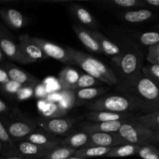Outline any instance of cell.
<instances>
[{
    "mask_svg": "<svg viewBox=\"0 0 159 159\" xmlns=\"http://www.w3.org/2000/svg\"><path fill=\"white\" fill-rule=\"evenodd\" d=\"M119 86L126 96L139 102L148 113L159 110L158 85L142 73L134 80L122 82Z\"/></svg>",
    "mask_w": 159,
    "mask_h": 159,
    "instance_id": "obj_1",
    "label": "cell"
},
{
    "mask_svg": "<svg viewBox=\"0 0 159 159\" xmlns=\"http://www.w3.org/2000/svg\"><path fill=\"white\" fill-rule=\"evenodd\" d=\"M86 107L91 111H106L116 113H127L140 109L145 110L139 102L126 95H104L88 102Z\"/></svg>",
    "mask_w": 159,
    "mask_h": 159,
    "instance_id": "obj_2",
    "label": "cell"
},
{
    "mask_svg": "<svg viewBox=\"0 0 159 159\" xmlns=\"http://www.w3.org/2000/svg\"><path fill=\"white\" fill-rule=\"evenodd\" d=\"M142 54L137 51H123L119 56L113 57L112 61L122 82H129L136 79L142 73Z\"/></svg>",
    "mask_w": 159,
    "mask_h": 159,
    "instance_id": "obj_3",
    "label": "cell"
},
{
    "mask_svg": "<svg viewBox=\"0 0 159 159\" xmlns=\"http://www.w3.org/2000/svg\"><path fill=\"white\" fill-rule=\"evenodd\" d=\"M154 132L155 131L132 120L124 123L118 134L128 144L144 146L149 144Z\"/></svg>",
    "mask_w": 159,
    "mask_h": 159,
    "instance_id": "obj_4",
    "label": "cell"
},
{
    "mask_svg": "<svg viewBox=\"0 0 159 159\" xmlns=\"http://www.w3.org/2000/svg\"><path fill=\"white\" fill-rule=\"evenodd\" d=\"M33 40L40 46L42 51L45 53L48 57H51L58 61L62 62V63L68 64V65H71L74 64L69 53L66 50V48H63L56 43L50 42L48 40H43L39 37H32Z\"/></svg>",
    "mask_w": 159,
    "mask_h": 159,
    "instance_id": "obj_5",
    "label": "cell"
},
{
    "mask_svg": "<svg viewBox=\"0 0 159 159\" xmlns=\"http://www.w3.org/2000/svg\"><path fill=\"white\" fill-rule=\"evenodd\" d=\"M128 143L117 133H92L89 134V141L85 147H108L124 145Z\"/></svg>",
    "mask_w": 159,
    "mask_h": 159,
    "instance_id": "obj_6",
    "label": "cell"
},
{
    "mask_svg": "<svg viewBox=\"0 0 159 159\" xmlns=\"http://www.w3.org/2000/svg\"><path fill=\"white\" fill-rule=\"evenodd\" d=\"M0 47H1V51H2L6 57L12 61H16L21 64H30L35 62L24 55L21 51L19 44L12 41L7 36H3L2 34H1Z\"/></svg>",
    "mask_w": 159,
    "mask_h": 159,
    "instance_id": "obj_7",
    "label": "cell"
},
{
    "mask_svg": "<svg viewBox=\"0 0 159 159\" xmlns=\"http://www.w3.org/2000/svg\"><path fill=\"white\" fill-rule=\"evenodd\" d=\"M17 152L20 156L26 159H39L43 158L54 147L42 146L27 141H22L16 143ZM56 148V147H55Z\"/></svg>",
    "mask_w": 159,
    "mask_h": 159,
    "instance_id": "obj_8",
    "label": "cell"
},
{
    "mask_svg": "<svg viewBox=\"0 0 159 159\" xmlns=\"http://www.w3.org/2000/svg\"><path fill=\"white\" fill-rule=\"evenodd\" d=\"M127 120L110 122H82L79 127L83 132L92 133H117L123 124Z\"/></svg>",
    "mask_w": 159,
    "mask_h": 159,
    "instance_id": "obj_9",
    "label": "cell"
},
{
    "mask_svg": "<svg viewBox=\"0 0 159 159\" xmlns=\"http://www.w3.org/2000/svg\"><path fill=\"white\" fill-rule=\"evenodd\" d=\"M76 122L74 118L58 117L53 119H45L40 122L41 127L51 134L61 135L68 132L73 124Z\"/></svg>",
    "mask_w": 159,
    "mask_h": 159,
    "instance_id": "obj_10",
    "label": "cell"
},
{
    "mask_svg": "<svg viewBox=\"0 0 159 159\" xmlns=\"http://www.w3.org/2000/svg\"><path fill=\"white\" fill-rule=\"evenodd\" d=\"M18 44L23 54L35 62L38 60L48 58L40 46L37 45L28 34H23L19 37Z\"/></svg>",
    "mask_w": 159,
    "mask_h": 159,
    "instance_id": "obj_11",
    "label": "cell"
},
{
    "mask_svg": "<svg viewBox=\"0 0 159 159\" xmlns=\"http://www.w3.org/2000/svg\"><path fill=\"white\" fill-rule=\"evenodd\" d=\"M5 127L12 138H15V139L24 138L25 139L26 137L29 136L31 133L34 131L37 127V124L32 121L19 120L7 123Z\"/></svg>",
    "mask_w": 159,
    "mask_h": 159,
    "instance_id": "obj_12",
    "label": "cell"
},
{
    "mask_svg": "<svg viewBox=\"0 0 159 159\" xmlns=\"http://www.w3.org/2000/svg\"><path fill=\"white\" fill-rule=\"evenodd\" d=\"M2 66L6 70L11 81L17 82V83L20 84L23 86L24 85H26H26H28V86L34 85L37 84V81H38L37 78L34 77V75L17 68L16 66L13 65L5 63V65H2Z\"/></svg>",
    "mask_w": 159,
    "mask_h": 159,
    "instance_id": "obj_13",
    "label": "cell"
},
{
    "mask_svg": "<svg viewBox=\"0 0 159 159\" xmlns=\"http://www.w3.org/2000/svg\"><path fill=\"white\" fill-rule=\"evenodd\" d=\"M73 30L75 32L78 38L80 40L81 43L88 50L93 53L96 54H102V50L101 48L100 45L98 43L93 34H91L89 30L84 28L79 25H74Z\"/></svg>",
    "mask_w": 159,
    "mask_h": 159,
    "instance_id": "obj_14",
    "label": "cell"
},
{
    "mask_svg": "<svg viewBox=\"0 0 159 159\" xmlns=\"http://www.w3.org/2000/svg\"><path fill=\"white\" fill-rule=\"evenodd\" d=\"M81 74L71 67H65L58 73L59 84L61 89L74 90L79 80Z\"/></svg>",
    "mask_w": 159,
    "mask_h": 159,
    "instance_id": "obj_15",
    "label": "cell"
},
{
    "mask_svg": "<svg viewBox=\"0 0 159 159\" xmlns=\"http://www.w3.org/2000/svg\"><path fill=\"white\" fill-rule=\"evenodd\" d=\"M109 90V88L106 87H91V88L82 89L75 91L77 102L76 105L88 103L91 101L95 100L101 96H104Z\"/></svg>",
    "mask_w": 159,
    "mask_h": 159,
    "instance_id": "obj_16",
    "label": "cell"
},
{
    "mask_svg": "<svg viewBox=\"0 0 159 159\" xmlns=\"http://www.w3.org/2000/svg\"><path fill=\"white\" fill-rule=\"evenodd\" d=\"M130 117L128 113H116L106 111H90L85 115L89 122H110V121L127 120Z\"/></svg>",
    "mask_w": 159,
    "mask_h": 159,
    "instance_id": "obj_17",
    "label": "cell"
},
{
    "mask_svg": "<svg viewBox=\"0 0 159 159\" xmlns=\"http://www.w3.org/2000/svg\"><path fill=\"white\" fill-rule=\"evenodd\" d=\"M0 149L1 153L6 156H20L17 152L16 143L12 141L2 121H0Z\"/></svg>",
    "mask_w": 159,
    "mask_h": 159,
    "instance_id": "obj_18",
    "label": "cell"
},
{
    "mask_svg": "<svg viewBox=\"0 0 159 159\" xmlns=\"http://www.w3.org/2000/svg\"><path fill=\"white\" fill-rule=\"evenodd\" d=\"M90 32L93 34V37L96 38V40H97L98 43H99L103 54L114 57H116V56H119L123 52L118 45H116V43L109 40L107 37H106L99 31L96 30H91Z\"/></svg>",
    "mask_w": 159,
    "mask_h": 159,
    "instance_id": "obj_19",
    "label": "cell"
},
{
    "mask_svg": "<svg viewBox=\"0 0 159 159\" xmlns=\"http://www.w3.org/2000/svg\"><path fill=\"white\" fill-rule=\"evenodd\" d=\"M69 9L71 14L74 16V17H75L76 20L80 23L93 30L97 26V23H96L94 17L90 13L89 11L87 10L83 6L73 3V4L70 5Z\"/></svg>",
    "mask_w": 159,
    "mask_h": 159,
    "instance_id": "obj_20",
    "label": "cell"
},
{
    "mask_svg": "<svg viewBox=\"0 0 159 159\" xmlns=\"http://www.w3.org/2000/svg\"><path fill=\"white\" fill-rule=\"evenodd\" d=\"M0 15L5 23L14 29H21L25 26L26 20L20 11L14 9H2L0 11Z\"/></svg>",
    "mask_w": 159,
    "mask_h": 159,
    "instance_id": "obj_21",
    "label": "cell"
},
{
    "mask_svg": "<svg viewBox=\"0 0 159 159\" xmlns=\"http://www.w3.org/2000/svg\"><path fill=\"white\" fill-rule=\"evenodd\" d=\"M25 141L42 146H50V147H57L60 144L61 140L55 138L54 135L49 134L41 133V132H33L28 137L25 138Z\"/></svg>",
    "mask_w": 159,
    "mask_h": 159,
    "instance_id": "obj_22",
    "label": "cell"
},
{
    "mask_svg": "<svg viewBox=\"0 0 159 159\" xmlns=\"http://www.w3.org/2000/svg\"><path fill=\"white\" fill-rule=\"evenodd\" d=\"M89 141V134L85 132H79L73 134L61 141L60 144L65 147H69L78 150L85 147Z\"/></svg>",
    "mask_w": 159,
    "mask_h": 159,
    "instance_id": "obj_23",
    "label": "cell"
},
{
    "mask_svg": "<svg viewBox=\"0 0 159 159\" xmlns=\"http://www.w3.org/2000/svg\"><path fill=\"white\" fill-rule=\"evenodd\" d=\"M113 148L108 147H84L80 149H78L75 153L74 156L79 158L86 159L89 158H95V157L107 156L112 150Z\"/></svg>",
    "mask_w": 159,
    "mask_h": 159,
    "instance_id": "obj_24",
    "label": "cell"
},
{
    "mask_svg": "<svg viewBox=\"0 0 159 159\" xmlns=\"http://www.w3.org/2000/svg\"><path fill=\"white\" fill-rule=\"evenodd\" d=\"M133 121L141 124L153 131H157L159 130V110L149 112L137 116L133 119Z\"/></svg>",
    "mask_w": 159,
    "mask_h": 159,
    "instance_id": "obj_25",
    "label": "cell"
},
{
    "mask_svg": "<svg viewBox=\"0 0 159 159\" xmlns=\"http://www.w3.org/2000/svg\"><path fill=\"white\" fill-rule=\"evenodd\" d=\"M141 146L136 144H124V145L116 146L106 157L107 158H125L138 155Z\"/></svg>",
    "mask_w": 159,
    "mask_h": 159,
    "instance_id": "obj_26",
    "label": "cell"
},
{
    "mask_svg": "<svg viewBox=\"0 0 159 159\" xmlns=\"http://www.w3.org/2000/svg\"><path fill=\"white\" fill-rule=\"evenodd\" d=\"M153 17V12L148 9L127 11L123 14V19L129 23H141L147 21Z\"/></svg>",
    "mask_w": 159,
    "mask_h": 159,
    "instance_id": "obj_27",
    "label": "cell"
},
{
    "mask_svg": "<svg viewBox=\"0 0 159 159\" xmlns=\"http://www.w3.org/2000/svg\"><path fill=\"white\" fill-rule=\"evenodd\" d=\"M76 149L65 146H57L51 149L42 159H69L74 156Z\"/></svg>",
    "mask_w": 159,
    "mask_h": 159,
    "instance_id": "obj_28",
    "label": "cell"
},
{
    "mask_svg": "<svg viewBox=\"0 0 159 159\" xmlns=\"http://www.w3.org/2000/svg\"><path fill=\"white\" fill-rule=\"evenodd\" d=\"M40 113L45 119H53V118L63 117L67 114L68 110L64 109L60 103H57V102H50L49 103L48 102L46 108Z\"/></svg>",
    "mask_w": 159,
    "mask_h": 159,
    "instance_id": "obj_29",
    "label": "cell"
},
{
    "mask_svg": "<svg viewBox=\"0 0 159 159\" xmlns=\"http://www.w3.org/2000/svg\"><path fill=\"white\" fill-rule=\"evenodd\" d=\"M61 101L59 103L61 104L64 109L66 110H71L75 106H76L77 99H76L75 91L74 90L61 89Z\"/></svg>",
    "mask_w": 159,
    "mask_h": 159,
    "instance_id": "obj_30",
    "label": "cell"
},
{
    "mask_svg": "<svg viewBox=\"0 0 159 159\" xmlns=\"http://www.w3.org/2000/svg\"><path fill=\"white\" fill-rule=\"evenodd\" d=\"M142 159H159V149L152 144L141 146L138 154Z\"/></svg>",
    "mask_w": 159,
    "mask_h": 159,
    "instance_id": "obj_31",
    "label": "cell"
},
{
    "mask_svg": "<svg viewBox=\"0 0 159 159\" xmlns=\"http://www.w3.org/2000/svg\"><path fill=\"white\" fill-rule=\"evenodd\" d=\"M139 40L144 46L152 47L159 43V33L155 31L143 33L140 35Z\"/></svg>",
    "mask_w": 159,
    "mask_h": 159,
    "instance_id": "obj_32",
    "label": "cell"
},
{
    "mask_svg": "<svg viewBox=\"0 0 159 159\" xmlns=\"http://www.w3.org/2000/svg\"><path fill=\"white\" fill-rule=\"evenodd\" d=\"M98 82H99V81L96 79H95L94 77L89 75L87 73H82V74H81L79 82H78L77 85L75 86V91L79 89H82L91 88V87L96 85Z\"/></svg>",
    "mask_w": 159,
    "mask_h": 159,
    "instance_id": "obj_33",
    "label": "cell"
},
{
    "mask_svg": "<svg viewBox=\"0 0 159 159\" xmlns=\"http://www.w3.org/2000/svg\"><path fill=\"white\" fill-rule=\"evenodd\" d=\"M142 74L159 85V65H145L142 68Z\"/></svg>",
    "mask_w": 159,
    "mask_h": 159,
    "instance_id": "obj_34",
    "label": "cell"
},
{
    "mask_svg": "<svg viewBox=\"0 0 159 159\" xmlns=\"http://www.w3.org/2000/svg\"><path fill=\"white\" fill-rule=\"evenodd\" d=\"M108 3L113 6L122 8H134L145 6L142 0H113L109 1Z\"/></svg>",
    "mask_w": 159,
    "mask_h": 159,
    "instance_id": "obj_35",
    "label": "cell"
},
{
    "mask_svg": "<svg viewBox=\"0 0 159 159\" xmlns=\"http://www.w3.org/2000/svg\"><path fill=\"white\" fill-rule=\"evenodd\" d=\"M147 61L152 65H159V43L149 47Z\"/></svg>",
    "mask_w": 159,
    "mask_h": 159,
    "instance_id": "obj_36",
    "label": "cell"
},
{
    "mask_svg": "<svg viewBox=\"0 0 159 159\" xmlns=\"http://www.w3.org/2000/svg\"><path fill=\"white\" fill-rule=\"evenodd\" d=\"M23 87V85H20V84L17 83V82H13V81H11L10 82H9L6 85H2V89L4 90L5 92L8 93H11V94H16L20 92V90Z\"/></svg>",
    "mask_w": 159,
    "mask_h": 159,
    "instance_id": "obj_37",
    "label": "cell"
},
{
    "mask_svg": "<svg viewBox=\"0 0 159 159\" xmlns=\"http://www.w3.org/2000/svg\"><path fill=\"white\" fill-rule=\"evenodd\" d=\"M34 93V90H33L32 87L28 86L26 85V87L23 86L21 89L20 90L18 93H17V97L20 100H23V99H27L32 96Z\"/></svg>",
    "mask_w": 159,
    "mask_h": 159,
    "instance_id": "obj_38",
    "label": "cell"
},
{
    "mask_svg": "<svg viewBox=\"0 0 159 159\" xmlns=\"http://www.w3.org/2000/svg\"><path fill=\"white\" fill-rule=\"evenodd\" d=\"M49 93H47L46 87L43 84H40L36 86L35 90H34V95L37 98L40 99H45Z\"/></svg>",
    "mask_w": 159,
    "mask_h": 159,
    "instance_id": "obj_39",
    "label": "cell"
},
{
    "mask_svg": "<svg viewBox=\"0 0 159 159\" xmlns=\"http://www.w3.org/2000/svg\"><path fill=\"white\" fill-rule=\"evenodd\" d=\"M10 82L11 79L9 78V74L6 71V70L2 66H1V68H0V84H1V86L6 85Z\"/></svg>",
    "mask_w": 159,
    "mask_h": 159,
    "instance_id": "obj_40",
    "label": "cell"
},
{
    "mask_svg": "<svg viewBox=\"0 0 159 159\" xmlns=\"http://www.w3.org/2000/svg\"><path fill=\"white\" fill-rule=\"evenodd\" d=\"M61 94H60V91L59 92H54V93H49L48 95V96L46 97L45 100L47 101L48 102H57L59 103L61 101Z\"/></svg>",
    "mask_w": 159,
    "mask_h": 159,
    "instance_id": "obj_41",
    "label": "cell"
},
{
    "mask_svg": "<svg viewBox=\"0 0 159 159\" xmlns=\"http://www.w3.org/2000/svg\"><path fill=\"white\" fill-rule=\"evenodd\" d=\"M148 144H159V130H157V131L154 132V134L152 136V139L149 141Z\"/></svg>",
    "mask_w": 159,
    "mask_h": 159,
    "instance_id": "obj_42",
    "label": "cell"
},
{
    "mask_svg": "<svg viewBox=\"0 0 159 159\" xmlns=\"http://www.w3.org/2000/svg\"><path fill=\"white\" fill-rule=\"evenodd\" d=\"M144 5L154 6V7H159V0H144Z\"/></svg>",
    "mask_w": 159,
    "mask_h": 159,
    "instance_id": "obj_43",
    "label": "cell"
},
{
    "mask_svg": "<svg viewBox=\"0 0 159 159\" xmlns=\"http://www.w3.org/2000/svg\"><path fill=\"white\" fill-rule=\"evenodd\" d=\"M8 112V107L6 102L3 101V99L0 100V113L2 114H4Z\"/></svg>",
    "mask_w": 159,
    "mask_h": 159,
    "instance_id": "obj_44",
    "label": "cell"
},
{
    "mask_svg": "<svg viewBox=\"0 0 159 159\" xmlns=\"http://www.w3.org/2000/svg\"><path fill=\"white\" fill-rule=\"evenodd\" d=\"M0 61L2 62V63H4V59H5V57H6V55H5V54L4 53L2 52V51H0Z\"/></svg>",
    "mask_w": 159,
    "mask_h": 159,
    "instance_id": "obj_45",
    "label": "cell"
},
{
    "mask_svg": "<svg viewBox=\"0 0 159 159\" xmlns=\"http://www.w3.org/2000/svg\"><path fill=\"white\" fill-rule=\"evenodd\" d=\"M5 159H26L22 156H11V157H7Z\"/></svg>",
    "mask_w": 159,
    "mask_h": 159,
    "instance_id": "obj_46",
    "label": "cell"
},
{
    "mask_svg": "<svg viewBox=\"0 0 159 159\" xmlns=\"http://www.w3.org/2000/svg\"><path fill=\"white\" fill-rule=\"evenodd\" d=\"M69 159H83V158H77V157L72 156V157H71Z\"/></svg>",
    "mask_w": 159,
    "mask_h": 159,
    "instance_id": "obj_47",
    "label": "cell"
},
{
    "mask_svg": "<svg viewBox=\"0 0 159 159\" xmlns=\"http://www.w3.org/2000/svg\"><path fill=\"white\" fill-rule=\"evenodd\" d=\"M158 27H159V25H158Z\"/></svg>",
    "mask_w": 159,
    "mask_h": 159,
    "instance_id": "obj_48",
    "label": "cell"
},
{
    "mask_svg": "<svg viewBox=\"0 0 159 159\" xmlns=\"http://www.w3.org/2000/svg\"><path fill=\"white\" fill-rule=\"evenodd\" d=\"M158 86H159V85H158Z\"/></svg>",
    "mask_w": 159,
    "mask_h": 159,
    "instance_id": "obj_49",
    "label": "cell"
}]
</instances>
